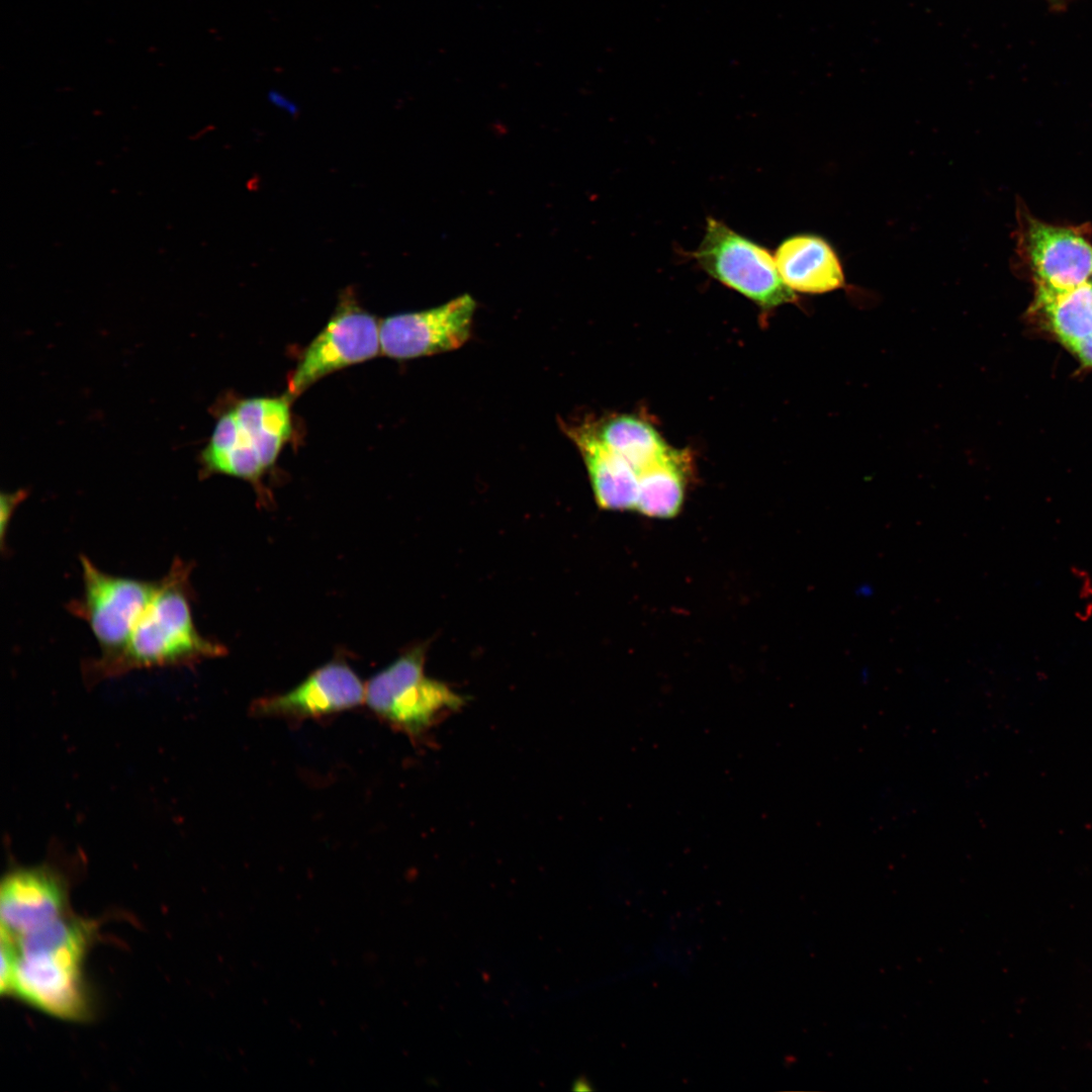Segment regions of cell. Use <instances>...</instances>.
Wrapping results in <instances>:
<instances>
[{
	"mask_svg": "<svg viewBox=\"0 0 1092 1092\" xmlns=\"http://www.w3.org/2000/svg\"><path fill=\"white\" fill-rule=\"evenodd\" d=\"M89 922L67 914L18 937L1 934V995L64 1020L89 1017L83 978Z\"/></svg>",
	"mask_w": 1092,
	"mask_h": 1092,
	"instance_id": "obj_1",
	"label": "cell"
},
{
	"mask_svg": "<svg viewBox=\"0 0 1092 1092\" xmlns=\"http://www.w3.org/2000/svg\"><path fill=\"white\" fill-rule=\"evenodd\" d=\"M192 567L179 557L172 561L124 646L111 656L84 662L86 678L102 679L141 668L193 665L225 654V647L201 635L194 623Z\"/></svg>",
	"mask_w": 1092,
	"mask_h": 1092,
	"instance_id": "obj_2",
	"label": "cell"
},
{
	"mask_svg": "<svg viewBox=\"0 0 1092 1092\" xmlns=\"http://www.w3.org/2000/svg\"><path fill=\"white\" fill-rule=\"evenodd\" d=\"M425 646L412 648L365 686L369 709L413 739L465 704L463 696L425 674Z\"/></svg>",
	"mask_w": 1092,
	"mask_h": 1092,
	"instance_id": "obj_3",
	"label": "cell"
},
{
	"mask_svg": "<svg viewBox=\"0 0 1092 1092\" xmlns=\"http://www.w3.org/2000/svg\"><path fill=\"white\" fill-rule=\"evenodd\" d=\"M694 257L720 283L763 308L793 302L794 291L784 282L771 254L754 241L709 217Z\"/></svg>",
	"mask_w": 1092,
	"mask_h": 1092,
	"instance_id": "obj_4",
	"label": "cell"
},
{
	"mask_svg": "<svg viewBox=\"0 0 1092 1092\" xmlns=\"http://www.w3.org/2000/svg\"><path fill=\"white\" fill-rule=\"evenodd\" d=\"M82 593L67 610L84 621L100 648V657L117 653L153 598L158 580L111 574L80 556Z\"/></svg>",
	"mask_w": 1092,
	"mask_h": 1092,
	"instance_id": "obj_5",
	"label": "cell"
},
{
	"mask_svg": "<svg viewBox=\"0 0 1092 1092\" xmlns=\"http://www.w3.org/2000/svg\"><path fill=\"white\" fill-rule=\"evenodd\" d=\"M379 326L352 291L341 295L324 330L314 338L293 370L286 391L292 400L324 376L375 357L380 349Z\"/></svg>",
	"mask_w": 1092,
	"mask_h": 1092,
	"instance_id": "obj_6",
	"label": "cell"
},
{
	"mask_svg": "<svg viewBox=\"0 0 1092 1092\" xmlns=\"http://www.w3.org/2000/svg\"><path fill=\"white\" fill-rule=\"evenodd\" d=\"M475 308L466 293L431 309L387 316L379 326L381 353L406 360L458 349L469 339Z\"/></svg>",
	"mask_w": 1092,
	"mask_h": 1092,
	"instance_id": "obj_7",
	"label": "cell"
},
{
	"mask_svg": "<svg viewBox=\"0 0 1092 1092\" xmlns=\"http://www.w3.org/2000/svg\"><path fill=\"white\" fill-rule=\"evenodd\" d=\"M1018 243L1036 286L1068 290L1087 282L1092 274V246L1075 228L1052 225L1027 215Z\"/></svg>",
	"mask_w": 1092,
	"mask_h": 1092,
	"instance_id": "obj_8",
	"label": "cell"
},
{
	"mask_svg": "<svg viewBox=\"0 0 1092 1092\" xmlns=\"http://www.w3.org/2000/svg\"><path fill=\"white\" fill-rule=\"evenodd\" d=\"M67 914V883L55 868H16L2 879L1 934L18 937Z\"/></svg>",
	"mask_w": 1092,
	"mask_h": 1092,
	"instance_id": "obj_9",
	"label": "cell"
},
{
	"mask_svg": "<svg viewBox=\"0 0 1092 1092\" xmlns=\"http://www.w3.org/2000/svg\"><path fill=\"white\" fill-rule=\"evenodd\" d=\"M364 700L365 686L355 671L345 662L331 661L292 690L259 699L252 705V712L304 720L353 709Z\"/></svg>",
	"mask_w": 1092,
	"mask_h": 1092,
	"instance_id": "obj_10",
	"label": "cell"
},
{
	"mask_svg": "<svg viewBox=\"0 0 1092 1092\" xmlns=\"http://www.w3.org/2000/svg\"><path fill=\"white\" fill-rule=\"evenodd\" d=\"M563 429L582 456L598 505L606 510H635L639 476L633 467L604 444L594 424H565Z\"/></svg>",
	"mask_w": 1092,
	"mask_h": 1092,
	"instance_id": "obj_11",
	"label": "cell"
},
{
	"mask_svg": "<svg viewBox=\"0 0 1092 1092\" xmlns=\"http://www.w3.org/2000/svg\"><path fill=\"white\" fill-rule=\"evenodd\" d=\"M784 282L802 293H825L843 286L844 274L831 246L822 238L801 234L785 239L775 254Z\"/></svg>",
	"mask_w": 1092,
	"mask_h": 1092,
	"instance_id": "obj_12",
	"label": "cell"
},
{
	"mask_svg": "<svg viewBox=\"0 0 1092 1092\" xmlns=\"http://www.w3.org/2000/svg\"><path fill=\"white\" fill-rule=\"evenodd\" d=\"M199 463L200 477L226 474L254 485L267 470L231 407L218 415L210 439L199 455Z\"/></svg>",
	"mask_w": 1092,
	"mask_h": 1092,
	"instance_id": "obj_13",
	"label": "cell"
},
{
	"mask_svg": "<svg viewBox=\"0 0 1092 1092\" xmlns=\"http://www.w3.org/2000/svg\"><path fill=\"white\" fill-rule=\"evenodd\" d=\"M291 399L253 397L236 402L231 408L239 426L269 469L277 460L292 434Z\"/></svg>",
	"mask_w": 1092,
	"mask_h": 1092,
	"instance_id": "obj_14",
	"label": "cell"
},
{
	"mask_svg": "<svg viewBox=\"0 0 1092 1092\" xmlns=\"http://www.w3.org/2000/svg\"><path fill=\"white\" fill-rule=\"evenodd\" d=\"M689 454L670 448L639 474L635 510L649 518H672L684 502Z\"/></svg>",
	"mask_w": 1092,
	"mask_h": 1092,
	"instance_id": "obj_15",
	"label": "cell"
},
{
	"mask_svg": "<svg viewBox=\"0 0 1092 1092\" xmlns=\"http://www.w3.org/2000/svg\"><path fill=\"white\" fill-rule=\"evenodd\" d=\"M1034 307L1070 350L1092 334V283L1056 291L1036 286Z\"/></svg>",
	"mask_w": 1092,
	"mask_h": 1092,
	"instance_id": "obj_16",
	"label": "cell"
},
{
	"mask_svg": "<svg viewBox=\"0 0 1092 1092\" xmlns=\"http://www.w3.org/2000/svg\"><path fill=\"white\" fill-rule=\"evenodd\" d=\"M595 428L604 444L625 459L638 476L669 449L648 422L634 416H616Z\"/></svg>",
	"mask_w": 1092,
	"mask_h": 1092,
	"instance_id": "obj_17",
	"label": "cell"
},
{
	"mask_svg": "<svg viewBox=\"0 0 1092 1092\" xmlns=\"http://www.w3.org/2000/svg\"><path fill=\"white\" fill-rule=\"evenodd\" d=\"M26 494L27 493L25 492V490H18V491H15V492H8V493L2 492V494H1V536H2V542H3V537L5 535V528H6L7 524H8V519H10L13 510L17 507V505L21 500H23V498L25 497Z\"/></svg>",
	"mask_w": 1092,
	"mask_h": 1092,
	"instance_id": "obj_18",
	"label": "cell"
},
{
	"mask_svg": "<svg viewBox=\"0 0 1092 1092\" xmlns=\"http://www.w3.org/2000/svg\"><path fill=\"white\" fill-rule=\"evenodd\" d=\"M1071 350L1083 365L1092 367V334L1077 343Z\"/></svg>",
	"mask_w": 1092,
	"mask_h": 1092,
	"instance_id": "obj_19",
	"label": "cell"
}]
</instances>
